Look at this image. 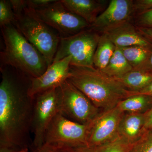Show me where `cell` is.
Here are the masks:
<instances>
[{
	"mask_svg": "<svg viewBox=\"0 0 152 152\" xmlns=\"http://www.w3.org/2000/svg\"><path fill=\"white\" fill-rule=\"evenodd\" d=\"M117 107L125 113L144 114L152 107V96L133 95L120 102Z\"/></svg>",
	"mask_w": 152,
	"mask_h": 152,
	"instance_id": "obj_17",
	"label": "cell"
},
{
	"mask_svg": "<svg viewBox=\"0 0 152 152\" xmlns=\"http://www.w3.org/2000/svg\"><path fill=\"white\" fill-rule=\"evenodd\" d=\"M24 11L56 31L61 38L73 36L90 27L84 19L68 11L61 1L56 0L39 8H28L25 6Z\"/></svg>",
	"mask_w": 152,
	"mask_h": 152,
	"instance_id": "obj_5",
	"label": "cell"
},
{
	"mask_svg": "<svg viewBox=\"0 0 152 152\" xmlns=\"http://www.w3.org/2000/svg\"><path fill=\"white\" fill-rule=\"evenodd\" d=\"M0 152L29 148L34 98L30 77L10 66H1Z\"/></svg>",
	"mask_w": 152,
	"mask_h": 152,
	"instance_id": "obj_1",
	"label": "cell"
},
{
	"mask_svg": "<svg viewBox=\"0 0 152 152\" xmlns=\"http://www.w3.org/2000/svg\"><path fill=\"white\" fill-rule=\"evenodd\" d=\"M31 152H75V149L44 144L37 148L32 150Z\"/></svg>",
	"mask_w": 152,
	"mask_h": 152,
	"instance_id": "obj_26",
	"label": "cell"
},
{
	"mask_svg": "<svg viewBox=\"0 0 152 152\" xmlns=\"http://www.w3.org/2000/svg\"><path fill=\"white\" fill-rule=\"evenodd\" d=\"M72 57L68 56L49 66L42 75L32 78L29 94L32 97L39 93L57 88L68 80Z\"/></svg>",
	"mask_w": 152,
	"mask_h": 152,
	"instance_id": "obj_12",
	"label": "cell"
},
{
	"mask_svg": "<svg viewBox=\"0 0 152 152\" xmlns=\"http://www.w3.org/2000/svg\"><path fill=\"white\" fill-rule=\"evenodd\" d=\"M15 20V14L10 0L0 1V27L13 24Z\"/></svg>",
	"mask_w": 152,
	"mask_h": 152,
	"instance_id": "obj_21",
	"label": "cell"
},
{
	"mask_svg": "<svg viewBox=\"0 0 152 152\" xmlns=\"http://www.w3.org/2000/svg\"><path fill=\"white\" fill-rule=\"evenodd\" d=\"M132 70V67L126 59L121 49L116 47L107 65L101 71L107 75L116 78L124 75Z\"/></svg>",
	"mask_w": 152,
	"mask_h": 152,
	"instance_id": "obj_19",
	"label": "cell"
},
{
	"mask_svg": "<svg viewBox=\"0 0 152 152\" xmlns=\"http://www.w3.org/2000/svg\"><path fill=\"white\" fill-rule=\"evenodd\" d=\"M120 48L133 69H137L143 65L148 59L152 47L134 46Z\"/></svg>",
	"mask_w": 152,
	"mask_h": 152,
	"instance_id": "obj_20",
	"label": "cell"
},
{
	"mask_svg": "<svg viewBox=\"0 0 152 152\" xmlns=\"http://www.w3.org/2000/svg\"><path fill=\"white\" fill-rule=\"evenodd\" d=\"M102 34H105L118 48L134 46L152 47V43L140 32L137 27L131 21L113 27Z\"/></svg>",
	"mask_w": 152,
	"mask_h": 152,
	"instance_id": "obj_13",
	"label": "cell"
},
{
	"mask_svg": "<svg viewBox=\"0 0 152 152\" xmlns=\"http://www.w3.org/2000/svg\"><path fill=\"white\" fill-rule=\"evenodd\" d=\"M71 12L92 24L97 17L107 8L109 2L106 0H61Z\"/></svg>",
	"mask_w": 152,
	"mask_h": 152,
	"instance_id": "obj_14",
	"label": "cell"
},
{
	"mask_svg": "<svg viewBox=\"0 0 152 152\" xmlns=\"http://www.w3.org/2000/svg\"><path fill=\"white\" fill-rule=\"evenodd\" d=\"M133 20V23L136 26L152 28V10L136 16Z\"/></svg>",
	"mask_w": 152,
	"mask_h": 152,
	"instance_id": "obj_24",
	"label": "cell"
},
{
	"mask_svg": "<svg viewBox=\"0 0 152 152\" xmlns=\"http://www.w3.org/2000/svg\"><path fill=\"white\" fill-rule=\"evenodd\" d=\"M137 28L140 32L152 43V28Z\"/></svg>",
	"mask_w": 152,
	"mask_h": 152,
	"instance_id": "obj_30",
	"label": "cell"
},
{
	"mask_svg": "<svg viewBox=\"0 0 152 152\" xmlns=\"http://www.w3.org/2000/svg\"><path fill=\"white\" fill-rule=\"evenodd\" d=\"M152 10V0L133 1L134 17L147 11Z\"/></svg>",
	"mask_w": 152,
	"mask_h": 152,
	"instance_id": "obj_25",
	"label": "cell"
},
{
	"mask_svg": "<svg viewBox=\"0 0 152 152\" xmlns=\"http://www.w3.org/2000/svg\"><path fill=\"white\" fill-rule=\"evenodd\" d=\"M100 35L88 28L73 36L61 38L53 63L71 56V66H94V56Z\"/></svg>",
	"mask_w": 152,
	"mask_h": 152,
	"instance_id": "obj_6",
	"label": "cell"
},
{
	"mask_svg": "<svg viewBox=\"0 0 152 152\" xmlns=\"http://www.w3.org/2000/svg\"><path fill=\"white\" fill-rule=\"evenodd\" d=\"M18 152H30L29 151V148H25L23 149L20 151H19Z\"/></svg>",
	"mask_w": 152,
	"mask_h": 152,
	"instance_id": "obj_33",
	"label": "cell"
},
{
	"mask_svg": "<svg viewBox=\"0 0 152 152\" xmlns=\"http://www.w3.org/2000/svg\"><path fill=\"white\" fill-rule=\"evenodd\" d=\"M116 48L115 45L105 34H101L94 56V66L100 70L104 69L113 56Z\"/></svg>",
	"mask_w": 152,
	"mask_h": 152,
	"instance_id": "obj_18",
	"label": "cell"
},
{
	"mask_svg": "<svg viewBox=\"0 0 152 152\" xmlns=\"http://www.w3.org/2000/svg\"><path fill=\"white\" fill-rule=\"evenodd\" d=\"M13 25L43 55L48 67L53 64L59 45L58 33L40 20L25 12L15 14Z\"/></svg>",
	"mask_w": 152,
	"mask_h": 152,
	"instance_id": "obj_4",
	"label": "cell"
},
{
	"mask_svg": "<svg viewBox=\"0 0 152 152\" xmlns=\"http://www.w3.org/2000/svg\"><path fill=\"white\" fill-rule=\"evenodd\" d=\"M91 123L80 124L69 119L59 112L47 129L44 144L72 149L87 146Z\"/></svg>",
	"mask_w": 152,
	"mask_h": 152,
	"instance_id": "obj_7",
	"label": "cell"
},
{
	"mask_svg": "<svg viewBox=\"0 0 152 152\" xmlns=\"http://www.w3.org/2000/svg\"><path fill=\"white\" fill-rule=\"evenodd\" d=\"M130 146L118 137L110 142L93 148L95 152H129Z\"/></svg>",
	"mask_w": 152,
	"mask_h": 152,
	"instance_id": "obj_23",
	"label": "cell"
},
{
	"mask_svg": "<svg viewBox=\"0 0 152 152\" xmlns=\"http://www.w3.org/2000/svg\"><path fill=\"white\" fill-rule=\"evenodd\" d=\"M55 1L56 0H27L25 1V2L26 7L37 9L49 5Z\"/></svg>",
	"mask_w": 152,
	"mask_h": 152,
	"instance_id": "obj_27",
	"label": "cell"
},
{
	"mask_svg": "<svg viewBox=\"0 0 152 152\" xmlns=\"http://www.w3.org/2000/svg\"><path fill=\"white\" fill-rule=\"evenodd\" d=\"M124 113L117 106L102 111L91 123L87 146L96 148L116 139L119 125Z\"/></svg>",
	"mask_w": 152,
	"mask_h": 152,
	"instance_id": "obj_10",
	"label": "cell"
},
{
	"mask_svg": "<svg viewBox=\"0 0 152 152\" xmlns=\"http://www.w3.org/2000/svg\"><path fill=\"white\" fill-rule=\"evenodd\" d=\"M68 80L102 111L113 108L129 96L130 91L94 66L70 65Z\"/></svg>",
	"mask_w": 152,
	"mask_h": 152,
	"instance_id": "obj_2",
	"label": "cell"
},
{
	"mask_svg": "<svg viewBox=\"0 0 152 152\" xmlns=\"http://www.w3.org/2000/svg\"><path fill=\"white\" fill-rule=\"evenodd\" d=\"M114 79L128 91L137 92L152 83V73L133 69L120 77Z\"/></svg>",
	"mask_w": 152,
	"mask_h": 152,
	"instance_id": "obj_16",
	"label": "cell"
},
{
	"mask_svg": "<svg viewBox=\"0 0 152 152\" xmlns=\"http://www.w3.org/2000/svg\"><path fill=\"white\" fill-rule=\"evenodd\" d=\"M144 114L145 129L146 130L152 129V107Z\"/></svg>",
	"mask_w": 152,
	"mask_h": 152,
	"instance_id": "obj_28",
	"label": "cell"
},
{
	"mask_svg": "<svg viewBox=\"0 0 152 152\" xmlns=\"http://www.w3.org/2000/svg\"><path fill=\"white\" fill-rule=\"evenodd\" d=\"M1 28L4 45L1 66H10L31 78L42 75L48 67L43 55L13 24Z\"/></svg>",
	"mask_w": 152,
	"mask_h": 152,
	"instance_id": "obj_3",
	"label": "cell"
},
{
	"mask_svg": "<svg viewBox=\"0 0 152 152\" xmlns=\"http://www.w3.org/2000/svg\"><path fill=\"white\" fill-rule=\"evenodd\" d=\"M137 70H140L152 73V50L151 53L147 61L140 68Z\"/></svg>",
	"mask_w": 152,
	"mask_h": 152,
	"instance_id": "obj_29",
	"label": "cell"
},
{
	"mask_svg": "<svg viewBox=\"0 0 152 152\" xmlns=\"http://www.w3.org/2000/svg\"><path fill=\"white\" fill-rule=\"evenodd\" d=\"M144 114H124L119 125L118 137L130 145L138 141L146 131Z\"/></svg>",
	"mask_w": 152,
	"mask_h": 152,
	"instance_id": "obj_15",
	"label": "cell"
},
{
	"mask_svg": "<svg viewBox=\"0 0 152 152\" xmlns=\"http://www.w3.org/2000/svg\"><path fill=\"white\" fill-rule=\"evenodd\" d=\"M60 93L59 86L39 93L34 97L32 150L43 145L47 129L55 116L60 112Z\"/></svg>",
	"mask_w": 152,
	"mask_h": 152,
	"instance_id": "obj_9",
	"label": "cell"
},
{
	"mask_svg": "<svg viewBox=\"0 0 152 152\" xmlns=\"http://www.w3.org/2000/svg\"><path fill=\"white\" fill-rule=\"evenodd\" d=\"M75 152H95L94 148L88 146L76 148L75 149Z\"/></svg>",
	"mask_w": 152,
	"mask_h": 152,
	"instance_id": "obj_32",
	"label": "cell"
},
{
	"mask_svg": "<svg viewBox=\"0 0 152 152\" xmlns=\"http://www.w3.org/2000/svg\"><path fill=\"white\" fill-rule=\"evenodd\" d=\"M137 94H142L148 95L152 96V83L149 85L148 86L139 91L132 92L130 91L129 96Z\"/></svg>",
	"mask_w": 152,
	"mask_h": 152,
	"instance_id": "obj_31",
	"label": "cell"
},
{
	"mask_svg": "<svg viewBox=\"0 0 152 152\" xmlns=\"http://www.w3.org/2000/svg\"><path fill=\"white\" fill-rule=\"evenodd\" d=\"M133 17V0H111L89 28L101 34L117 25L132 21Z\"/></svg>",
	"mask_w": 152,
	"mask_h": 152,
	"instance_id": "obj_11",
	"label": "cell"
},
{
	"mask_svg": "<svg viewBox=\"0 0 152 152\" xmlns=\"http://www.w3.org/2000/svg\"><path fill=\"white\" fill-rule=\"evenodd\" d=\"M129 152H152V129L147 130L138 141L131 145Z\"/></svg>",
	"mask_w": 152,
	"mask_h": 152,
	"instance_id": "obj_22",
	"label": "cell"
},
{
	"mask_svg": "<svg viewBox=\"0 0 152 152\" xmlns=\"http://www.w3.org/2000/svg\"><path fill=\"white\" fill-rule=\"evenodd\" d=\"M60 113L69 119L87 124L102 111L68 80L60 86Z\"/></svg>",
	"mask_w": 152,
	"mask_h": 152,
	"instance_id": "obj_8",
	"label": "cell"
}]
</instances>
